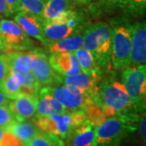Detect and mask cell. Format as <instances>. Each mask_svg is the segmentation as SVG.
Masks as SVG:
<instances>
[{
	"instance_id": "6da1fadb",
	"label": "cell",
	"mask_w": 146,
	"mask_h": 146,
	"mask_svg": "<svg viewBox=\"0 0 146 146\" xmlns=\"http://www.w3.org/2000/svg\"><path fill=\"white\" fill-rule=\"evenodd\" d=\"M140 117L133 113L110 117L96 127L95 146H119L127 136L136 130Z\"/></svg>"
},
{
	"instance_id": "7a4b0ae2",
	"label": "cell",
	"mask_w": 146,
	"mask_h": 146,
	"mask_svg": "<svg viewBox=\"0 0 146 146\" xmlns=\"http://www.w3.org/2000/svg\"><path fill=\"white\" fill-rule=\"evenodd\" d=\"M82 35V47L94 55L99 67H107L111 58V25L105 22H98L87 27Z\"/></svg>"
},
{
	"instance_id": "3957f363",
	"label": "cell",
	"mask_w": 146,
	"mask_h": 146,
	"mask_svg": "<svg viewBox=\"0 0 146 146\" xmlns=\"http://www.w3.org/2000/svg\"><path fill=\"white\" fill-rule=\"evenodd\" d=\"M95 102L102 107L106 119L130 114L131 110H134L124 85L117 80H110L102 84Z\"/></svg>"
},
{
	"instance_id": "277c9868",
	"label": "cell",
	"mask_w": 146,
	"mask_h": 146,
	"mask_svg": "<svg viewBox=\"0 0 146 146\" xmlns=\"http://www.w3.org/2000/svg\"><path fill=\"white\" fill-rule=\"evenodd\" d=\"M110 25L112 27L110 63L115 69L130 67L131 53V24L123 18L115 19Z\"/></svg>"
},
{
	"instance_id": "5b68a950",
	"label": "cell",
	"mask_w": 146,
	"mask_h": 146,
	"mask_svg": "<svg viewBox=\"0 0 146 146\" xmlns=\"http://www.w3.org/2000/svg\"><path fill=\"white\" fill-rule=\"evenodd\" d=\"M86 120L84 110L68 111L46 116H36L35 124L40 131L66 139L76 127Z\"/></svg>"
},
{
	"instance_id": "8992f818",
	"label": "cell",
	"mask_w": 146,
	"mask_h": 146,
	"mask_svg": "<svg viewBox=\"0 0 146 146\" xmlns=\"http://www.w3.org/2000/svg\"><path fill=\"white\" fill-rule=\"evenodd\" d=\"M122 80L136 113L143 112L146 106L145 64L124 68Z\"/></svg>"
},
{
	"instance_id": "52a82bcc",
	"label": "cell",
	"mask_w": 146,
	"mask_h": 146,
	"mask_svg": "<svg viewBox=\"0 0 146 146\" xmlns=\"http://www.w3.org/2000/svg\"><path fill=\"white\" fill-rule=\"evenodd\" d=\"M0 36L6 51H26L34 50V43L14 21L0 19Z\"/></svg>"
},
{
	"instance_id": "ba28073f",
	"label": "cell",
	"mask_w": 146,
	"mask_h": 146,
	"mask_svg": "<svg viewBox=\"0 0 146 146\" xmlns=\"http://www.w3.org/2000/svg\"><path fill=\"white\" fill-rule=\"evenodd\" d=\"M50 89L55 99L68 111L84 110L94 101L86 91L63 84L50 86Z\"/></svg>"
},
{
	"instance_id": "9c48e42d",
	"label": "cell",
	"mask_w": 146,
	"mask_h": 146,
	"mask_svg": "<svg viewBox=\"0 0 146 146\" xmlns=\"http://www.w3.org/2000/svg\"><path fill=\"white\" fill-rule=\"evenodd\" d=\"M84 23L83 14L76 11V15L67 22L44 24L43 30L47 45L81 32Z\"/></svg>"
},
{
	"instance_id": "30bf717a",
	"label": "cell",
	"mask_w": 146,
	"mask_h": 146,
	"mask_svg": "<svg viewBox=\"0 0 146 146\" xmlns=\"http://www.w3.org/2000/svg\"><path fill=\"white\" fill-rule=\"evenodd\" d=\"M30 71L41 87L52 84L58 81V76L53 70L47 55L41 50H33Z\"/></svg>"
},
{
	"instance_id": "8fae6325",
	"label": "cell",
	"mask_w": 146,
	"mask_h": 146,
	"mask_svg": "<svg viewBox=\"0 0 146 146\" xmlns=\"http://www.w3.org/2000/svg\"><path fill=\"white\" fill-rule=\"evenodd\" d=\"M131 34V66L145 64L146 24L145 21L136 22L130 25Z\"/></svg>"
},
{
	"instance_id": "7c38bea8",
	"label": "cell",
	"mask_w": 146,
	"mask_h": 146,
	"mask_svg": "<svg viewBox=\"0 0 146 146\" xmlns=\"http://www.w3.org/2000/svg\"><path fill=\"white\" fill-rule=\"evenodd\" d=\"M37 96L21 92L8 103V107L16 121L23 122L36 115Z\"/></svg>"
},
{
	"instance_id": "4fadbf2b",
	"label": "cell",
	"mask_w": 146,
	"mask_h": 146,
	"mask_svg": "<svg viewBox=\"0 0 146 146\" xmlns=\"http://www.w3.org/2000/svg\"><path fill=\"white\" fill-rule=\"evenodd\" d=\"M52 69L63 76H72L82 73L74 52L50 54L48 58Z\"/></svg>"
},
{
	"instance_id": "5bb4252c",
	"label": "cell",
	"mask_w": 146,
	"mask_h": 146,
	"mask_svg": "<svg viewBox=\"0 0 146 146\" xmlns=\"http://www.w3.org/2000/svg\"><path fill=\"white\" fill-rule=\"evenodd\" d=\"M14 21L28 36L35 38L46 46L47 43L43 30V23L40 18L21 11L14 16Z\"/></svg>"
},
{
	"instance_id": "9a60e30c",
	"label": "cell",
	"mask_w": 146,
	"mask_h": 146,
	"mask_svg": "<svg viewBox=\"0 0 146 146\" xmlns=\"http://www.w3.org/2000/svg\"><path fill=\"white\" fill-rule=\"evenodd\" d=\"M66 109L54 97L50 86L42 87L37 96L36 116H46L63 113Z\"/></svg>"
},
{
	"instance_id": "2e32d148",
	"label": "cell",
	"mask_w": 146,
	"mask_h": 146,
	"mask_svg": "<svg viewBox=\"0 0 146 146\" xmlns=\"http://www.w3.org/2000/svg\"><path fill=\"white\" fill-rule=\"evenodd\" d=\"M58 80L62 82L63 84L86 91L94 98V101L97 99L98 92V86L97 83L98 81V79L87 76L84 73H80L72 76H61L58 77Z\"/></svg>"
},
{
	"instance_id": "e0dca14e",
	"label": "cell",
	"mask_w": 146,
	"mask_h": 146,
	"mask_svg": "<svg viewBox=\"0 0 146 146\" xmlns=\"http://www.w3.org/2000/svg\"><path fill=\"white\" fill-rule=\"evenodd\" d=\"M96 127L89 120H85L67 137L74 146H95Z\"/></svg>"
},
{
	"instance_id": "ac0fdd59",
	"label": "cell",
	"mask_w": 146,
	"mask_h": 146,
	"mask_svg": "<svg viewBox=\"0 0 146 146\" xmlns=\"http://www.w3.org/2000/svg\"><path fill=\"white\" fill-rule=\"evenodd\" d=\"M74 54L77 58L82 73L99 80L100 68L95 61L94 55L82 46L77 49Z\"/></svg>"
},
{
	"instance_id": "d6986e66",
	"label": "cell",
	"mask_w": 146,
	"mask_h": 146,
	"mask_svg": "<svg viewBox=\"0 0 146 146\" xmlns=\"http://www.w3.org/2000/svg\"><path fill=\"white\" fill-rule=\"evenodd\" d=\"M82 39L83 35L81 32H80L61 40L51 42L48 44L46 47L50 54L75 52L77 49L82 46Z\"/></svg>"
},
{
	"instance_id": "ffe728a7",
	"label": "cell",
	"mask_w": 146,
	"mask_h": 146,
	"mask_svg": "<svg viewBox=\"0 0 146 146\" xmlns=\"http://www.w3.org/2000/svg\"><path fill=\"white\" fill-rule=\"evenodd\" d=\"M75 7L69 0H47L41 17L43 25L54 20L65 11L74 10Z\"/></svg>"
},
{
	"instance_id": "44dd1931",
	"label": "cell",
	"mask_w": 146,
	"mask_h": 146,
	"mask_svg": "<svg viewBox=\"0 0 146 146\" xmlns=\"http://www.w3.org/2000/svg\"><path fill=\"white\" fill-rule=\"evenodd\" d=\"M8 67L17 72L25 73L30 71V63L33 58V50L29 51H11L7 53Z\"/></svg>"
},
{
	"instance_id": "7402d4cb",
	"label": "cell",
	"mask_w": 146,
	"mask_h": 146,
	"mask_svg": "<svg viewBox=\"0 0 146 146\" xmlns=\"http://www.w3.org/2000/svg\"><path fill=\"white\" fill-rule=\"evenodd\" d=\"M23 82L22 73L17 72L9 68L8 73L6 76L2 92L9 100H13L21 93Z\"/></svg>"
},
{
	"instance_id": "603a6c76",
	"label": "cell",
	"mask_w": 146,
	"mask_h": 146,
	"mask_svg": "<svg viewBox=\"0 0 146 146\" xmlns=\"http://www.w3.org/2000/svg\"><path fill=\"white\" fill-rule=\"evenodd\" d=\"M38 131L39 129L36 127V124L26 121H15L6 129V131L10 132L11 134L20 139L24 144L31 140Z\"/></svg>"
},
{
	"instance_id": "cb8c5ba5",
	"label": "cell",
	"mask_w": 146,
	"mask_h": 146,
	"mask_svg": "<svg viewBox=\"0 0 146 146\" xmlns=\"http://www.w3.org/2000/svg\"><path fill=\"white\" fill-rule=\"evenodd\" d=\"M119 8L126 16L143 17L145 14L146 0H121Z\"/></svg>"
},
{
	"instance_id": "d4e9b609",
	"label": "cell",
	"mask_w": 146,
	"mask_h": 146,
	"mask_svg": "<svg viewBox=\"0 0 146 146\" xmlns=\"http://www.w3.org/2000/svg\"><path fill=\"white\" fill-rule=\"evenodd\" d=\"M24 146H65L62 140L58 136L50 133H46L38 131L36 135Z\"/></svg>"
},
{
	"instance_id": "484cf974",
	"label": "cell",
	"mask_w": 146,
	"mask_h": 146,
	"mask_svg": "<svg viewBox=\"0 0 146 146\" xmlns=\"http://www.w3.org/2000/svg\"><path fill=\"white\" fill-rule=\"evenodd\" d=\"M84 113L85 115L86 119L89 120L95 127H98L106 119L102 107L95 101L84 109Z\"/></svg>"
},
{
	"instance_id": "4316f807",
	"label": "cell",
	"mask_w": 146,
	"mask_h": 146,
	"mask_svg": "<svg viewBox=\"0 0 146 146\" xmlns=\"http://www.w3.org/2000/svg\"><path fill=\"white\" fill-rule=\"evenodd\" d=\"M47 0H20L21 10L41 19Z\"/></svg>"
},
{
	"instance_id": "83f0119b",
	"label": "cell",
	"mask_w": 146,
	"mask_h": 146,
	"mask_svg": "<svg viewBox=\"0 0 146 146\" xmlns=\"http://www.w3.org/2000/svg\"><path fill=\"white\" fill-rule=\"evenodd\" d=\"M22 75H23V82H22L21 92L38 96L39 90L42 87L36 82V79L34 78L31 71H29L25 73H22Z\"/></svg>"
},
{
	"instance_id": "f1b7e54d",
	"label": "cell",
	"mask_w": 146,
	"mask_h": 146,
	"mask_svg": "<svg viewBox=\"0 0 146 146\" xmlns=\"http://www.w3.org/2000/svg\"><path fill=\"white\" fill-rule=\"evenodd\" d=\"M121 0H97L94 4L96 12H110L119 8Z\"/></svg>"
},
{
	"instance_id": "f546056e",
	"label": "cell",
	"mask_w": 146,
	"mask_h": 146,
	"mask_svg": "<svg viewBox=\"0 0 146 146\" xmlns=\"http://www.w3.org/2000/svg\"><path fill=\"white\" fill-rule=\"evenodd\" d=\"M15 121L16 119L11 114L8 105L0 106V127L6 130Z\"/></svg>"
},
{
	"instance_id": "4dcf8cb0",
	"label": "cell",
	"mask_w": 146,
	"mask_h": 146,
	"mask_svg": "<svg viewBox=\"0 0 146 146\" xmlns=\"http://www.w3.org/2000/svg\"><path fill=\"white\" fill-rule=\"evenodd\" d=\"M0 146H24V143L8 131H5L0 141Z\"/></svg>"
},
{
	"instance_id": "1f68e13d",
	"label": "cell",
	"mask_w": 146,
	"mask_h": 146,
	"mask_svg": "<svg viewBox=\"0 0 146 146\" xmlns=\"http://www.w3.org/2000/svg\"><path fill=\"white\" fill-rule=\"evenodd\" d=\"M9 71L6 54H0V90L2 91L6 76Z\"/></svg>"
},
{
	"instance_id": "d6a6232c",
	"label": "cell",
	"mask_w": 146,
	"mask_h": 146,
	"mask_svg": "<svg viewBox=\"0 0 146 146\" xmlns=\"http://www.w3.org/2000/svg\"><path fill=\"white\" fill-rule=\"evenodd\" d=\"M7 11L9 16H15L18 12L21 11L20 0H5Z\"/></svg>"
},
{
	"instance_id": "836d02e7",
	"label": "cell",
	"mask_w": 146,
	"mask_h": 146,
	"mask_svg": "<svg viewBox=\"0 0 146 146\" xmlns=\"http://www.w3.org/2000/svg\"><path fill=\"white\" fill-rule=\"evenodd\" d=\"M145 128H146V121L145 118L141 117L140 119V124H139V129H140V133H141V140L144 141V143L145 142Z\"/></svg>"
},
{
	"instance_id": "e575fe53",
	"label": "cell",
	"mask_w": 146,
	"mask_h": 146,
	"mask_svg": "<svg viewBox=\"0 0 146 146\" xmlns=\"http://www.w3.org/2000/svg\"><path fill=\"white\" fill-rule=\"evenodd\" d=\"M9 13L7 11L5 0H0V19L4 17H9Z\"/></svg>"
},
{
	"instance_id": "d590c367",
	"label": "cell",
	"mask_w": 146,
	"mask_h": 146,
	"mask_svg": "<svg viewBox=\"0 0 146 146\" xmlns=\"http://www.w3.org/2000/svg\"><path fill=\"white\" fill-rule=\"evenodd\" d=\"M9 102H10V100L8 99L4 95V94L0 90V106H7L8 103H9Z\"/></svg>"
},
{
	"instance_id": "8d00e7d4",
	"label": "cell",
	"mask_w": 146,
	"mask_h": 146,
	"mask_svg": "<svg viewBox=\"0 0 146 146\" xmlns=\"http://www.w3.org/2000/svg\"><path fill=\"white\" fill-rule=\"evenodd\" d=\"M75 6H84L89 4L91 0H69Z\"/></svg>"
},
{
	"instance_id": "74e56055",
	"label": "cell",
	"mask_w": 146,
	"mask_h": 146,
	"mask_svg": "<svg viewBox=\"0 0 146 146\" xmlns=\"http://www.w3.org/2000/svg\"><path fill=\"white\" fill-rule=\"evenodd\" d=\"M3 52H6V49L5 46H4V44L2 41L1 36H0V54H3Z\"/></svg>"
},
{
	"instance_id": "f35d334b",
	"label": "cell",
	"mask_w": 146,
	"mask_h": 146,
	"mask_svg": "<svg viewBox=\"0 0 146 146\" xmlns=\"http://www.w3.org/2000/svg\"><path fill=\"white\" fill-rule=\"evenodd\" d=\"M6 131V130L4 128H2V127H0V141H1V139H2V137L3 136V134H4V132Z\"/></svg>"
},
{
	"instance_id": "ab89813d",
	"label": "cell",
	"mask_w": 146,
	"mask_h": 146,
	"mask_svg": "<svg viewBox=\"0 0 146 146\" xmlns=\"http://www.w3.org/2000/svg\"><path fill=\"white\" fill-rule=\"evenodd\" d=\"M66 146H74L72 145V144H71V143H68V144H67V145Z\"/></svg>"
}]
</instances>
